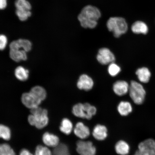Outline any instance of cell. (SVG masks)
<instances>
[{
	"instance_id": "1",
	"label": "cell",
	"mask_w": 155,
	"mask_h": 155,
	"mask_svg": "<svg viewBox=\"0 0 155 155\" xmlns=\"http://www.w3.org/2000/svg\"><path fill=\"white\" fill-rule=\"evenodd\" d=\"M101 16L100 11L96 7L87 5L83 8L78 16L81 26L84 28H94Z\"/></svg>"
},
{
	"instance_id": "2",
	"label": "cell",
	"mask_w": 155,
	"mask_h": 155,
	"mask_svg": "<svg viewBox=\"0 0 155 155\" xmlns=\"http://www.w3.org/2000/svg\"><path fill=\"white\" fill-rule=\"evenodd\" d=\"M31 115L28 116V121L30 125L38 129L46 127L48 123L47 110L38 106L31 110Z\"/></svg>"
},
{
	"instance_id": "3",
	"label": "cell",
	"mask_w": 155,
	"mask_h": 155,
	"mask_svg": "<svg viewBox=\"0 0 155 155\" xmlns=\"http://www.w3.org/2000/svg\"><path fill=\"white\" fill-rule=\"evenodd\" d=\"M107 26L108 30L113 32L115 38L126 33L128 29V26L125 19L121 17H111L107 21Z\"/></svg>"
},
{
	"instance_id": "4",
	"label": "cell",
	"mask_w": 155,
	"mask_h": 155,
	"mask_svg": "<svg viewBox=\"0 0 155 155\" xmlns=\"http://www.w3.org/2000/svg\"><path fill=\"white\" fill-rule=\"evenodd\" d=\"M129 92L130 96L135 104L137 105L143 104L146 93L144 87L140 83L134 81H131Z\"/></svg>"
},
{
	"instance_id": "5",
	"label": "cell",
	"mask_w": 155,
	"mask_h": 155,
	"mask_svg": "<svg viewBox=\"0 0 155 155\" xmlns=\"http://www.w3.org/2000/svg\"><path fill=\"white\" fill-rule=\"evenodd\" d=\"M97 109L94 106L88 103H79L73 107L72 113L76 117L90 120L96 113Z\"/></svg>"
},
{
	"instance_id": "6",
	"label": "cell",
	"mask_w": 155,
	"mask_h": 155,
	"mask_svg": "<svg viewBox=\"0 0 155 155\" xmlns=\"http://www.w3.org/2000/svg\"><path fill=\"white\" fill-rule=\"evenodd\" d=\"M138 148L134 155H155V140L147 139L139 143Z\"/></svg>"
},
{
	"instance_id": "7",
	"label": "cell",
	"mask_w": 155,
	"mask_h": 155,
	"mask_svg": "<svg viewBox=\"0 0 155 155\" xmlns=\"http://www.w3.org/2000/svg\"><path fill=\"white\" fill-rule=\"evenodd\" d=\"M76 150L80 155H95L96 152L95 147L90 141H78Z\"/></svg>"
},
{
	"instance_id": "8",
	"label": "cell",
	"mask_w": 155,
	"mask_h": 155,
	"mask_svg": "<svg viewBox=\"0 0 155 155\" xmlns=\"http://www.w3.org/2000/svg\"><path fill=\"white\" fill-rule=\"evenodd\" d=\"M97 59L102 64L107 65L114 62L115 58L113 53L108 48H102L99 50Z\"/></svg>"
},
{
	"instance_id": "9",
	"label": "cell",
	"mask_w": 155,
	"mask_h": 155,
	"mask_svg": "<svg viewBox=\"0 0 155 155\" xmlns=\"http://www.w3.org/2000/svg\"><path fill=\"white\" fill-rule=\"evenodd\" d=\"M21 100L25 106L31 109L38 106L42 101L30 92L23 94Z\"/></svg>"
},
{
	"instance_id": "10",
	"label": "cell",
	"mask_w": 155,
	"mask_h": 155,
	"mask_svg": "<svg viewBox=\"0 0 155 155\" xmlns=\"http://www.w3.org/2000/svg\"><path fill=\"white\" fill-rule=\"evenodd\" d=\"M92 79L88 75L82 74L79 77L77 83L78 88L81 90L88 91L91 90L94 86Z\"/></svg>"
},
{
	"instance_id": "11",
	"label": "cell",
	"mask_w": 155,
	"mask_h": 155,
	"mask_svg": "<svg viewBox=\"0 0 155 155\" xmlns=\"http://www.w3.org/2000/svg\"><path fill=\"white\" fill-rule=\"evenodd\" d=\"M74 132L77 137L82 139L87 138L90 134V129L81 122L76 124L74 129Z\"/></svg>"
},
{
	"instance_id": "12",
	"label": "cell",
	"mask_w": 155,
	"mask_h": 155,
	"mask_svg": "<svg viewBox=\"0 0 155 155\" xmlns=\"http://www.w3.org/2000/svg\"><path fill=\"white\" fill-rule=\"evenodd\" d=\"M129 87L128 83L126 81H118L114 83L113 91L117 95L124 96L129 91Z\"/></svg>"
},
{
	"instance_id": "13",
	"label": "cell",
	"mask_w": 155,
	"mask_h": 155,
	"mask_svg": "<svg viewBox=\"0 0 155 155\" xmlns=\"http://www.w3.org/2000/svg\"><path fill=\"white\" fill-rule=\"evenodd\" d=\"M149 29L146 23L141 20L135 21L131 26L132 31L136 34L146 35L149 32Z\"/></svg>"
},
{
	"instance_id": "14",
	"label": "cell",
	"mask_w": 155,
	"mask_h": 155,
	"mask_svg": "<svg viewBox=\"0 0 155 155\" xmlns=\"http://www.w3.org/2000/svg\"><path fill=\"white\" fill-rule=\"evenodd\" d=\"M92 134L97 140H104L107 136V129L104 125H97L93 130Z\"/></svg>"
},
{
	"instance_id": "15",
	"label": "cell",
	"mask_w": 155,
	"mask_h": 155,
	"mask_svg": "<svg viewBox=\"0 0 155 155\" xmlns=\"http://www.w3.org/2000/svg\"><path fill=\"white\" fill-rule=\"evenodd\" d=\"M136 74L140 82L146 83L150 81L151 73L148 68L143 67L139 68L136 71Z\"/></svg>"
},
{
	"instance_id": "16",
	"label": "cell",
	"mask_w": 155,
	"mask_h": 155,
	"mask_svg": "<svg viewBox=\"0 0 155 155\" xmlns=\"http://www.w3.org/2000/svg\"><path fill=\"white\" fill-rule=\"evenodd\" d=\"M44 144L50 147H55L59 144V139L57 136L49 133H44L42 136Z\"/></svg>"
},
{
	"instance_id": "17",
	"label": "cell",
	"mask_w": 155,
	"mask_h": 155,
	"mask_svg": "<svg viewBox=\"0 0 155 155\" xmlns=\"http://www.w3.org/2000/svg\"><path fill=\"white\" fill-rule=\"evenodd\" d=\"M115 150L118 154L120 155H127L129 154L130 147L126 141L120 140L116 143Z\"/></svg>"
},
{
	"instance_id": "18",
	"label": "cell",
	"mask_w": 155,
	"mask_h": 155,
	"mask_svg": "<svg viewBox=\"0 0 155 155\" xmlns=\"http://www.w3.org/2000/svg\"><path fill=\"white\" fill-rule=\"evenodd\" d=\"M9 54L11 59L16 62L26 61L28 58L26 52L24 50H10Z\"/></svg>"
},
{
	"instance_id": "19",
	"label": "cell",
	"mask_w": 155,
	"mask_h": 155,
	"mask_svg": "<svg viewBox=\"0 0 155 155\" xmlns=\"http://www.w3.org/2000/svg\"><path fill=\"white\" fill-rule=\"evenodd\" d=\"M117 110L119 114L123 116L129 115L133 111L131 104L127 101H121L117 107Z\"/></svg>"
},
{
	"instance_id": "20",
	"label": "cell",
	"mask_w": 155,
	"mask_h": 155,
	"mask_svg": "<svg viewBox=\"0 0 155 155\" xmlns=\"http://www.w3.org/2000/svg\"><path fill=\"white\" fill-rule=\"evenodd\" d=\"M73 129V125L71 122L67 118L64 119L62 121L60 127V130L66 135H69Z\"/></svg>"
},
{
	"instance_id": "21",
	"label": "cell",
	"mask_w": 155,
	"mask_h": 155,
	"mask_svg": "<svg viewBox=\"0 0 155 155\" xmlns=\"http://www.w3.org/2000/svg\"><path fill=\"white\" fill-rule=\"evenodd\" d=\"M15 75L17 79L21 81H25L28 79L29 76V71L24 67H17L15 71Z\"/></svg>"
},
{
	"instance_id": "22",
	"label": "cell",
	"mask_w": 155,
	"mask_h": 155,
	"mask_svg": "<svg viewBox=\"0 0 155 155\" xmlns=\"http://www.w3.org/2000/svg\"><path fill=\"white\" fill-rule=\"evenodd\" d=\"M30 92L41 101L44 100L46 98V91L41 87H34L31 89Z\"/></svg>"
},
{
	"instance_id": "23",
	"label": "cell",
	"mask_w": 155,
	"mask_h": 155,
	"mask_svg": "<svg viewBox=\"0 0 155 155\" xmlns=\"http://www.w3.org/2000/svg\"><path fill=\"white\" fill-rule=\"evenodd\" d=\"M53 155H71L68 147L64 144H60L55 147Z\"/></svg>"
},
{
	"instance_id": "24",
	"label": "cell",
	"mask_w": 155,
	"mask_h": 155,
	"mask_svg": "<svg viewBox=\"0 0 155 155\" xmlns=\"http://www.w3.org/2000/svg\"><path fill=\"white\" fill-rule=\"evenodd\" d=\"M15 5L17 9L30 11L31 8L30 3L27 0H16Z\"/></svg>"
},
{
	"instance_id": "25",
	"label": "cell",
	"mask_w": 155,
	"mask_h": 155,
	"mask_svg": "<svg viewBox=\"0 0 155 155\" xmlns=\"http://www.w3.org/2000/svg\"><path fill=\"white\" fill-rule=\"evenodd\" d=\"M11 137V132L8 127L0 124V138L6 140H8Z\"/></svg>"
},
{
	"instance_id": "26",
	"label": "cell",
	"mask_w": 155,
	"mask_h": 155,
	"mask_svg": "<svg viewBox=\"0 0 155 155\" xmlns=\"http://www.w3.org/2000/svg\"><path fill=\"white\" fill-rule=\"evenodd\" d=\"M0 155H16L14 151L7 144H0Z\"/></svg>"
},
{
	"instance_id": "27",
	"label": "cell",
	"mask_w": 155,
	"mask_h": 155,
	"mask_svg": "<svg viewBox=\"0 0 155 155\" xmlns=\"http://www.w3.org/2000/svg\"><path fill=\"white\" fill-rule=\"evenodd\" d=\"M121 68L119 65L113 63H110L108 68V72L112 77H115L120 72Z\"/></svg>"
},
{
	"instance_id": "28",
	"label": "cell",
	"mask_w": 155,
	"mask_h": 155,
	"mask_svg": "<svg viewBox=\"0 0 155 155\" xmlns=\"http://www.w3.org/2000/svg\"><path fill=\"white\" fill-rule=\"evenodd\" d=\"M18 42L19 48H23V50L26 52L30 51L32 48V44L28 40L20 39L17 40Z\"/></svg>"
},
{
	"instance_id": "29",
	"label": "cell",
	"mask_w": 155,
	"mask_h": 155,
	"mask_svg": "<svg viewBox=\"0 0 155 155\" xmlns=\"http://www.w3.org/2000/svg\"><path fill=\"white\" fill-rule=\"evenodd\" d=\"M15 13L19 20L21 21H26L31 15V13L30 11L24 10L16 9Z\"/></svg>"
},
{
	"instance_id": "30",
	"label": "cell",
	"mask_w": 155,
	"mask_h": 155,
	"mask_svg": "<svg viewBox=\"0 0 155 155\" xmlns=\"http://www.w3.org/2000/svg\"><path fill=\"white\" fill-rule=\"evenodd\" d=\"M35 155H53V154L47 147L40 145L36 147Z\"/></svg>"
},
{
	"instance_id": "31",
	"label": "cell",
	"mask_w": 155,
	"mask_h": 155,
	"mask_svg": "<svg viewBox=\"0 0 155 155\" xmlns=\"http://www.w3.org/2000/svg\"><path fill=\"white\" fill-rule=\"evenodd\" d=\"M7 44V37L4 35H0V50H4Z\"/></svg>"
},
{
	"instance_id": "32",
	"label": "cell",
	"mask_w": 155,
	"mask_h": 155,
	"mask_svg": "<svg viewBox=\"0 0 155 155\" xmlns=\"http://www.w3.org/2000/svg\"><path fill=\"white\" fill-rule=\"evenodd\" d=\"M7 4V0H0V10L5 8Z\"/></svg>"
},
{
	"instance_id": "33",
	"label": "cell",
	"mask_w": 155,
	"mask_h": 155,
	"mask_svg": "<svg viewBox=\"0 0 155 155\" xmlns=\"http://www.w3.org/2000/svg\"><path fill=\"white\" fill-rule=\"evenodd\" d=\"M19 155H33L26 149H23L21 151Z\"/></svg>"
}]
</instances>
